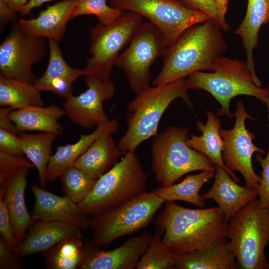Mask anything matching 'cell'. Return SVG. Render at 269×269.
I'll return each instance as SVG.
<instances>
[{
    "label": "cell",
    "instance_id": "cell-36",
    "mask_svg": "<svg viewBox=\"0 0 269 269\" xmlns=\"http://www.w3.org/2000/svg\"><path fill=\"white\" fill-rule=\"evenodd\" d=\"M0 237L4 241L18 252V244L15 238L7 206L1 195H0Z\"/></svg>",
    "mask_w": 269,
    "mask_h": 269
},
{
    "label": "cell",
    "instance_id": "cell-26",
    "mask_svg": "<svg viewBox=\"0 0 269 269\" xmlns=\"http://www.w3.org/2000/svg\"><path fill=\"white\" fill-rule=\"evenodd\" d=\"M65 114L63 109L52 104L48 107L31 106L23 109L12 110L9 116L18 133L38 131L60 134L63 127L58 120Z\"/></svg>",
    "mask_w": 269,
    "mask_h": 269
},
{
    "label": "cell",
    "instance_id": "cell-5",
    "mask_svg": "<svg viewBox=\"0 0 269 269\" xmlns=\"http://www.w3.org/2000/svg\"><path fill=\"white\" fill-rule=\"evenodd\" d=\"M147 175L134 152L120 160L99 178L87 197L78 204L87 215L95 216L118 208L144 192Z\"/></svg>",
    "mask_w": 269,
    "mask_h": 269
},
{
    "label": "cell",
    "instance_id": "cell-45",
    "mask_svg": "<svg viewBox=\"0 0 269 269\" xmlns=\"http://www.w3.org/2000/svg\"><path fill=\"white\" fill-rule=\"evenodd\" d=\"M6 3L17 12H19L29 0H0Z\"/></svg>",
    "mask_w": 269,
    "mask_h": 269
},
{
    "label": "cell",
    "instance_id": "cell-11",
    "mask_svg": "<svg viewBox=\"0 0 269 269\" xmlns=\"http://www.w3.org/2000/svg\"><path fill=\"white\" fill-rule=\"evenodd\" d=\"M166 48L160 31L149 21L143 22L115 66L123 69L131 89L137 94L149 86L150 68Z\"/></svg>",
    "mask_w": 269,
    "mask_h": 269
},
{
    "label": "cell",
    "instance_id": "cell-35",
    "mask_svg": "<svg viewBox=\"0 0 269 269\" xmlns=\"http://www.w3.org/2000/svg\"><path fill=\"white\" fill-rule=\"evenodd\" d=\"M35 167L33 164L23 156H18L0 151V187L4 186L8 180L21 169Z\"/></svg>",
    "mask_w": 269,
    "mask_h": 269
},
{
    "label": "cell",
    "instance_id": "cell-30",
    "mask_svg": "<svg viewBox=\"0 0 269 269\" xmlns=\"http://www.w3.org/2000/svg\"><path fill=\"white\" fill-rule=\"evenodd\" d=\"M214 176L215 172L203 170L197 174L187 175L177 184L158 187L155 191L164 202L183 201L204 207L205 204L199 194V191L203 185Z\"/></svg>",
    "mask_w": 269,
    "mask_h": 269
},
{
    "label": "cell",
    "instance_id": "cell-13",
    "mask_svg": "<svg viewBox=\"0 0 269 269\" xmlns=\"http://www.w3.org/2000/svg\"><path fill=\"white\" fill-rule=\"evenodd\" d=\"M14 23L0 45V75L33 83L32 67L46 54L45 38L27 34Z\"/></svg>",
    "mask_w": 269,
    "mask_h": 269
},
{
    "label": "cell",
    "instance_id": "cell-24",
    "mask_svg": "<svg viewBox=\"0 0 269 269\" xmlns=\"http://www.w3.org/2000/svg\"><path fill=\"white\" fill-rule=\"evenodd\" d=\"M207 120L205 125L200 121L196 122L197 128L202 134L197 136L190 134L186 139L190 147L205 155L215 166L224 168L230 176L237 183L240 181L236 174L226 166L222 158L224 149V140L220 134L221 123L218 116L212 112L206 111Z\"/></svg>",
    "mask_w": 269,
    "mask_h": 269
},
{
    "label": "cell",
    "instance_id": "cell-32",
    "mask_svg": "<svg viewBox=\"0 0 269 269\" xmlns=\"http://www.w3.org/2000/svg\"><path fill=\"white\" fill-rule=\"evenodd\" d=\"M97 179L73 165L67 168L60 176L64 193L77 204L87 197Z\"/></svg>",
    "mask_w": 269,
    "mask_h": 269
},
{
    "label": "cell",
    "instance_id": "cell-3",
    "mask_svg": "<svg viewBox=\"0 0 269 269\" xmlns=\"http://www.w3.org/2000/svg\"><path fill=\"white\" fill-rule=\"evenodd\" d=\"M185 78L162 85L148 86L136 94L127 107V129L117 143L124 152H134L143 141L156 135L161 117L170 104L181 99L191 109Z\"/></svg>",
    "mask_w": 269,
    "mask_h": 269
},
{
    "label": "cell",
    "instance_id": "cell-25",
    "mask_svg": "<svg viewBox=\"0 0 269 269\" xmlns=\"http://www.w3.org/2000/svg\"><path fill=\"white\" fill-rule=\"evenodd\" d=\"M124 154L112 134H106L97 138L73 165L98 179L111 169Z\"/></svg>",
    "mask_w": 269,
    "mask_h": 269
},
{
    "label": "cell",
    "instance_id": "cell-40",
    "mask_svg": "<svg viewBox=\"0 0 269 269\" xmlns=\"http://www.w3.org/2000/svg\"><path fill=\"white\" fill-rule=\"evenodd\" d=\"M177 0L189 9L205 13L217 23L218 12L214 0Z\"/></svg>",
    "mask_w": 269,
    "mask_h": 269
},
{
    "label": "cell",
    "instance_id": "cell-31",
    "mask_svg": "<svg viewBox=\"0 0 269 269\" xmlns=\"http://www.w3.org/2000/svg\"><path fill=\"white\" fill-rule=\"evenodd\" d=\"M84 249L82 237L64 239L45 252L46 266L52 269H79Z\"/></svg>",
    "mask_w": 269,
    "mask_h": 269
},
{
    "label": "cell",
    "instance_id": "cell-2",
    "mask_svg": "<svg viewBox=\"0 0 269 269\" xmlns=\"http://www.w3.org/2000/svg\"><path fill=\"white\" fill-rule=\"evenodd\" d=\"M156 219L158 232L163 233V246L179 254L205 248L226 237L229 222L218 207L190 209L164 202Z\"/></svg>",
    "mask_w": 269,
    "mask_h": 269
},
{
    "label": "cell",
    "instance_id": "cell-16",
    "mask_svg": "<svg viewBox=\"0 0 269 269\" xmlns=\"http://www.w3.org/2000/svg\"><path fill=\"white\" fill-rule=\"evenodd\" d=\"M31 188L34 198L31 215L33 222H64L76 225L81 229L88 228L89 219L78 204L68 196H59L36 185H32Z\"/></svg>",
    "mask_w": 269,
    "mask_h": 269
},
{
    "label": "cell",
    "instance_id": "cell-23",
    "mask_svg": "<svg viewBox=\"0 0 269 269\" xmlns=\"http://www.w3.org/2000/svg\"><path fill=\"white\" fill-rule=\"evenodd\" d=\"M30 169H21L3 187H0L1 195L7 206L14 235L19 245L24 239L26 231L33 223L25 200L27 176Z\"/></svg>",
    "mask_w": 269,
    "mask_h": 269
},
{
    "label": "cell",
    "instance_id": "cell-37",
    "mask_svg": "<svg viewBox=\"0 0 269 269\" xmlns=\"http://www.w3.org/2000/svg\"><path fill=\"white\" fill-rule=\"evenodd\" d=\"M259 153L256 157V161L261 165V179L256 189L259 201L265 206L269 207V144L267 153L265 157Z\"/></svg>",
    "mask_w": 269,
    "mask_h": 269
},
{
    "label": "cell",
    "instance_id": "cell-17",
    "mask_svg": "<svg viewBox=\"0 0 269 269\" xmlns=\"http://www.w3.org/2000/svg\"><path fill=\"white\" fill-rule=\"evenodd\" d=\"M214 183L209 190L201 194L204 201L214 200L225 219L229 221L243 207L257 199L255 189L240 185L222 167L215 165Z\"/></svg>",
    "mask_w": 269,
    "mask_h": 269
},
{
    "label": "cell",
    "instance_id": "cell-38",
    "mask_svg": "<svg viewBox=\"0 0 269 269\" xmlns=\"http://www.w3.org/2000/svg\"><path fill=\"white\" fill-rule=\"evenodd\" d=\"M0 151L5 153L23 156L19 136L0 128Z\"/></svg>",
    "mask_w": 269,
    "mask_h": 269
},
{
    "label": "cell",
    "instance_id": "cell-18",
    "mask_svg": "<svg viewBox=\"0 0 269 269\" xmlns=\"http://www.w3.org/2000/svg\"><path fill=\"white\" fill-rule=\"evenodd\" d=\"M76 0H62L48 5L38 16L29 19H19L16 23L25 33L59 42L71 19Z\"/></svg>",
    "mask_w": 269,
    "mask_h": 269
},
{
    "label": "cell",
    "instance_id": "cell-22",
    "mask_svg": "<svg viewBox=\"0 0 269 269\" xmlns=\"http://www.w3.org/2000/svg\"><path fill=\"white\" fill-rule=\"evenodd\" d=\"M229 242L223 238L192 252L176 254L174 267L178 269H236L239 268Z\"/></svg>",
    "mask_w": 269,
    "mask_h": 269
},
{
    "label": "cell",
    "instance_id": "cell-42",
    "mask_svg": "<svg viewBox=\"0 0 269 269\" xmlns=\"http://www.w3.org/2000/svg\"><path fill=\"white\" fill-rule=\"evenodd\" d=\"M16 12L8 5L0 0V30H3L4 25L9 22H15Z\"/></svg>",
    "mask_w": 269,
    "mask_h": 269
},
{
    "label": "cell",
    "instance_id": "cell-10",
    "mask_svg": "<svg viewBox=\"0 0 269 269\" xmlns=\"http://www.w3.org/2000/svg\"><path fill=\"white\" fill-rule=\"evenodd\" d=\"M112 7L131 11L145 17L162 35L166 48L189 27L211 17L189 9L177 0H108Z\"/></svg>",
    "mask_w": 269,
    "mask_h": 269
},
{
    "label": "cell",
    "instance_id": "cell-41",
    "mask_svg": "<svg viewBox=\"0 0 269 269\" xmlns=\"http://www.w3.org/2000/svg\"><path fill=\"white\" fill-rule=\"evenodd\" d=\"M12 109L8 107H0V128L17 134L16 126L10 118L9 113Z\"/></svg>",
    "mask_w": 269,
    "mask_h": 269
},
{
    "label": "cell",
    "instance_id": "cell-19",
    "mask_svg": "<svg viewBox=\"0 0 269 269\" xmlns=\"http://www.w3.org/2000/svg\"><path fill=\"white\" fill-rule=\"evenodd\" d=\"M49 57L47 67L42 75L33 84L40 91H49L66 99L71 95L73 84L83 76L82 69L74 68L64 60L59 42L48 39Z\"/></svg>",
    "mask_w": 269,
    "mask_h": 269
},
{
    "label": "cell",
    "instance_id": "cell-43",
    "mask_svg": "<svg viewBox=\"0 0 269 269\" xmlns=\"http://www.w3.org/2000/svg\"><path fill=\"white\" fill-rule=\"evenodd\" d=\"M218 12L217 23L224 31L229 30V25L225 21V14L229 0H214Z\"/></svg>",
    "mask_w": 269,
    "mask_h": 269
},
{
    "label": "cell",
    "instance_id": "cell-1",
    "mask_svg": "<svg viewBox=\"0 0 269 269\" xmlns=\"http://www.w3.org/2000/svg\"><path fill=\"white\" fill-rule=\"evenodd\" d=\"M222 30L213 18L187 29L162 56V67L153 86L167 84L204 70H214L227 45Z\"/></svg>",
    "mask_w": 269,
    "mask_h": 269
},
{
    "label": "cell",
    "instance_id": "cell-21",
    "mask_svg": "<svg viewBox=\"0 0 269 269\" xmlns=\"http://www.w3.org/2000/svg\"><path fill=\"white\" fill-rule=\"evenodd\" d=\"M119 129V123L113 118L96 127L89 134H83L79 140L73 143L57 146L55 153L50 158L46 170L47 182H52L60 177L62 172L73 164L90 146L99 137L106 134H113Z\"/></svg>",
    "mask_w": 269,
    "mask_h": 269
},
{
    "label": "cell",
    "instance_id": "cell-28",
    "mask_svg": "<svg viewBox=\"0 0 269 269\" xmlns=\"http://www.w3.org/2000/svg\"><path fill=\"white\" fill-rule=\"evenodd\" d=\"M58 134L51 133L19 135L24 155L37 169L40 187L46 186L47 167L52 154V145Z\"/></svg>",
    "mask_w": 269,
    "mask_h": 269
},
{
    "label": "cell",
    "instance_id": "cell-9",
    "mask_svg": "<svg viewBox=\"0 0 269 269\" xmlns=\"http://www.w3.org/2000/svg\"><path fill=\"white\" fill-rule=\"evenodd\" d=\"M165 202L155 190L145 191L125 204L89 219L93 243L107 246L146 227Z\"/></svg>",
    "mask_w": 269,
    "mask_h": 269
},
{
    "label": "cell",
    "instance_id": "cell-39",
    "mask_svg": "<svg viewBox=\"0 0 269 269\" xmlns=\"http://www.w3.org/2000/svg\"><path fill=\"white\" fill-rule=\"evenodd\" d=\"M21 257L18 252L14 250L0 237V269H19L22 268Z\"/></svg>",
    "mask_w": 269,
    "mask_h": 269
},
{
    "label": "cell",
    "instance_id": "cell-20",
    "mask_svg": "<svg viewBox=\"0 0 269 269\" xmlns=\"http://www.w3.org/2000/svg\"><path fill=\"white\" fill-rule=\"evenodd\" d=\"M81 230L77 226L67 223L34 221L18 245L19 254L26 256L45 252L67 238L82 237Z\"/></svg>",
    "mask_w": 269,
    "mask_h": 269
},
{
    "label": "cell",
    "instance_id": "cell-15",
    "mask_svg": "<svg viewBox=\"0 0 269 269\" xmlns=\"http://www.w3.org/2000/svg\"><path fill=\"white\" fill-rule=\"evenodd\" d=\"M151 234L145 231L129 238L123 245L112 250H100L93 245H85L81 269H133L148 247Z\"/></svg>",
    "mask_w": 269,
    "mask_h": 269
},
{
    "label": "cell",
    "instance_id": "cell-44",
    "mask_svg": "<svg viewBox=\"0 0 269 269\" xmlns=\"http://www.w3.org/2000/svg\"><path fill=\"white\" fill-rule=\"evenodd\" d=\"M52 0H29L19 13L21 15H27L33 8L39 7L44 3Z\"/></svg>",
    "mask_w": 269,
    "mask_h": 269
},
{
    "label": "cell",
    "instance_id": "cell-12",
    "mask_svg": "<svg viewBox=\"0 0 269 269\" xmlns=\"http://www.w3.org/2000/svg\"><path fill=\"white\" fill-rule=\"evenodd\" d=\"M236 110L234 117L235 122L230 129L220 130L224 140V149L222 156L225 165L231 172L239 171L243 176L246 186L256 189L261 177L255 171L252 164V156L257 152L261 154L266 151L254 144L255 138L254 133L246 127L247 119L254 120L247 112L244 102L240 100L236 103Z\"/></svg>",
    "mask_w": 269,
    "mask_h": 269
},
{
    "label": "cell",
    "instance_id": "cell-46",
    "mask_svg": "<svg viewBox=\"0 0 269 269\" xmlns=\"http://www.w3.org/2000/svg\"><path fill=\"white\" fill-rule=\"evenodd\" d=\"M268 269H269V260L268 261Z\"/></svg>",
    "mask_w": 269,
    "mask_h": 269
},
{
    "label": "cell",
    "instance_id": "cell-7",
    "mask_svg": "<svg viewBox=\"0 0 269 269\" xmlns=\"http://www.w3.org/2000/svg\"><path fill=\"white\" fill-rule=\"evenodd\" d=\"M226 238L240 269H268L269 207L253 200L229 221Z\"/></svg>",
    "mask_w": 269,
    "mask_h": 269
},
{
    "label": "cell",
    "instance_id": "cell-29",
    "mask_svg": "<svg viewBox=\"0 0 269 269\" xmlns=\"http://www.w3.org/2000/svg\"><path fill=\"white\" fill-rule=\"evenodd\" d=\"M40 91L33 83L0 75V106L12 110L43 106Z\"/></svg>",
    "mask_w": 269,
    "mask_h": 269
},
{
    "label": "cell",
    "instance_id": "cell-4",
    "mask_svg": "<svg viewBox=\"0 0 269 269\" xmlns=\"http://www.w3.org/2000/svg\"><path fill=\"white\" fill-rule=\"evenodd\" d=\"M185 83L188 89L203 90L214 97L221 105L218 116L232 119L230 103L239 95L255 97L269 109V86L262 88L261 81L251 73L246 62L236 58L222 56L213 71L194 72L185 79Z\"/></svg>",
    "mask_w": 269,
    "mask_h": 269
},
{
    "label": "cell",
    "instance_id": "cell-33",
    "mask_svg": "<svg viewBox=\"0 0 269 269\" xmlns=\"http://www.w3.org/2000/svg\"><path fill=\"white\" fill-rule=\"evenodd\" d=\"M176 254L164 247L160 233L152 235L145 251L139 260L136 269H165L174 267Z\"/></svg>",
    "mask_w": 269,
    "mask_h": 269
},
{
    "label": "cell",
    "instance_id": "cell-6",
    "mask_svg": "<svg viewBox=\"0 0 269 269\" xmlns=\"http://www.w3.org/2000/svg\"><path fill=\"white\" fill-rule=\"evenodd\" d=\"M189 133L186 127L170 126L153 137L151 168L162 186H170L191 172L215 171V166L205 155L186 143Z\"/></svg>",
    "mask_w": 269,
    "mask_h": 269
},
{
    "label": "cell",
    "instance_id": "cell-14",
    "mask_svg": "<svg viewBox=\"0 0 269 269\" xmlns=\"http://www.w3.org/2000/svg\"><path fill=\"white\" fill-rule=\"evenodd\" d=\"M87 89L78 96L65 99L63 109L73 123L83 128L93 129L108 122L103 102L112 99L116 88L110 79L101 80L91 76L84 79Z\"/></svg>",
    "mask_w": 269,
    "mask_h": 269
},
{
    "label": "cell",
    "instance_id": "cell-34",
    "mask_svg": "<svg viewBox=\"0 0 269 269\" xmlns=\"http://www.w3.org/2000/svg\"><path fill=\"white\" fill-rule=\"evenodd\" d=\"M108 0H76L71 19L84 15H94L99 23L108 25L117 20L123 11L111 6Z\"/></svg>",
    "mask_w": 269,
    "mask_h": 269
},
{
    "label": "cell",
    "instance_id": "cell-27",
    "mask_svg": "<svg viewBox=\"0 0 269 269\" xmlns=\"http://www.w3.org/2000/svg\"><path fill=\"white\" fill-rule=\"evenodd\" d=\"M269 22V0H248L245 17L235 33L242 40L246 53L247 66L251 73L258 77L255 72L253 50L259 43V32L263 24Z\"/></svg>",
    "mask_w": 269,
    "mask_h": 269
},
{
    "label": "cell",
    "instance_id": "cell-8",
    "mask_svg": "<svg viewBox=\"0 0 269 269\" xmlns=\"http://www.w3.org/2000/svg\"><path fill=\"white\" fill-rule=\"evenodd\" d=\"M143 17L131 11H123L114 22L98 23L90 31L91 57L82 69L83 76L101 80L111 78L112 69L120 52L143 23Z\"/></svg>",
    "mask_w": 269,
    "mask_h": 269
}]
</instances>
